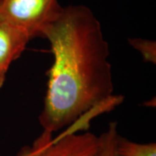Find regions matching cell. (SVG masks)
<instances>
[{
  "label": "cell",
  "mask_w": 156,
  "mask_h": 156,
  "mask_svg": "<svg viewBox=\"0 0 156 156\" xmlns=\"http://www.w3.org/2000/svg\"><path fill=\"white\" fill-rule=\"evenodd\" d=\"M43 37L53 63L38 120L43 131L53 134L112 100L114 81L109 46L88 6H62Z\"/></svg>",
  "instance_id": "6da1fadb"
},
{
  "label": "cell",
  "mask_w": 156,
  "mask_h": 156,
  "mask_svg": "<svg viewBox=\"0 0 156 156\" xmlns=\"http://www.w3.org/2000/svg\"><path fill=\"white\" fill-rule=\"evenodd\" d=\"M58 0H0V15L32 39L44 36L45 29L59 15Z\"/></svg>",
  "instance_id": "7a4b0ae2"
},
{
  "label": "cell",
  "mask_w": 156,
  "mask_h": 156,
  "mask_svg": "<svg viewBox=\"0 0 156 156\" xmlns=\"http://www.w3.org/2000/svg\"><path fill=\"white\" fill-rule=\"evenodd\" d=\"M97 149L98 137L88 131L62 133L56 139L43 132L32 147H29L27 156H95Z\"/></svg>",
  "instance_id": "3957f363"
},
{
  "label": "cell",
  "mask_w": 156,
  "mask_h": 156,
  "mask_svg": "<svg viewBox=\"0 0 156 156\" xmlns=\"http://www.w3.org/2000/svg\"><path fill=\"white\" fill-rule=\"evenodd\" d=\"M30 40L24 31L0 15V70L8 72L11 64L21 56Z\"/></svg>",
  "instance_id": "277c9868"
},
{
  "label": "cell",
  "mask_w": 156,
  "mask_h": 156,
  "mask_svg": "<svg viewBox=\"0 0 156 156\" xmlns=\"http://www.w3.org/2000/svg\"><path fill=\"white\" fill-rule=\"evenodd\" d=\"M116 151L118 156H156V144L136 143L119 135Z\"/></svg>",
  "instance_id": "5b68a950"
},
{
  "label": "cell",
  "mask_w": 156,
  "mask_h": 156,
  "mask_svg": "<svg viewBox=\"0 0 156 156\" xmlns=\"http://www.w3.org/2000/svg\"><path fill=\"white\" fill-rule=\"evenodd\" d=\"M119 135L117 123L109 122L108 129L98 137V149L95 156H118L116 143Z\"/></svg>",
  "instance_id": "8992f818"
},
{
  "label": "cell",
  "mask_w": 156,
  "mask_h": 156,
  "mask_svg": "<svg viewBox=\"0 0 156 156\" xmlns=\"http://www.w3.org/2000/svg\"><path fill=\"white\" fill-rule=\"evenodd\" d=\"M128 43L141 55L146 62L156 63V42L142 38H130Z\"/></svg>",
  "instance_id": "52a82bcc"
},
{
  "label": "cell",
  "mask_w": 156,
  "mask_h": 156,
  "mask_svg": "<svg viewBox=\"0 0 156 156\" xmlns=\"http://www.w3.org/2000/svg\"><path fill=\"white\" fill-rule=\"evenodd\" d=\"M6 74H7V73L4 72V71H2V70H0V90H1V89L3 88L4 84H5V83Z\"/></svg>",
  "instance_id": "ba28073f"
},
{
  "label": "cell",
  "mask_w": 156,
  "mask_h": 156,
  "mask_svg": "<svg viewBox=\"0 0 156 156\" xmlns=\"http://www.w3.org/2000/svg\"><path fill=\"white\" fill-rule=\"evenodd\" d=\"M28 151H29V147H23L21 151L19 152L18 155L17 156H27L28 154Z\"/></svg>",
  "instance_id": "9c48e42d"
}]
</instances>
